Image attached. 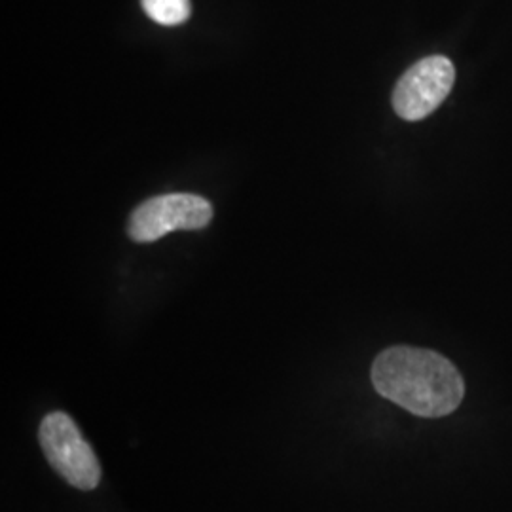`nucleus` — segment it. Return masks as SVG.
Listing matches in <instances>:
<instances>
[{
    "label": "nucleus",
    "mask_w": 512,
    "mask_h": 512,
    "mask_svg": "<svg viewBox=\"0 0 512 512\" xmlns=\"http://www.w3.org/2000/svg\"><path fill=\"white\" fill-rule=\"evenodd\" d=\"M376 391L420 418H442L458 408L465 384L458 368L431 349L395 346L372 365Z\"/></svg>",
    "instance_id": "1"
},
{
    "label": "nucleus",
    "mask_w": 512,
    "mask_h": 512,
    "mask_svg": "<svg viewBox=\"0 0 512 512\" xmlns=\"http://www.w3.org/2000/svg\"><path fill=\"white\" fill-rule=\"evenodd\" d=\"M38 440L55 473L76 490L92 492L101 482V465L73 418L65 412L48 414L38 429Z\"/></svg>",
    "instance_id": "2"
},
{
    "label": "nucleus",
    "mask_w": 512,
    "mask_h": 512,
    "mask_svg": "<svg viewBox=\"0 0 512 512\" xmlns=\"http://www.w3.org/2000/svg\"><path fill=\"white\" fill-rule=\"evenodd\" d=\"M456 82L454 63L446 55H429L399 78L393 109L408 122H418L439 109Z\"/></svg>",
    "instance_id": "3"
},
{
    "label": "nucleus",
    "mask_w": 512,
    "mask_h": 512,
    "mask_svg": "<svg viewBox=\"0 0 512 512\" xmlns=\"http://www.w3.org/2000/svg\"><path fill=\"white\" fill-rule=\"evenodd\" d=\"M213 219V207L194 194H167L141 203L129 219V238L150 243L175 230H200Z\"/></svg>",
    "instance_id": "4"
},
{
    "label": "nucleus",
    "mask_w": 512,
    "mask_h": 512,
    "mask_svg": "<svg viewBox=\"0 0 512 512\" xmlns=\"http://www.w3.org/2000/svg\"><path fill=\"white\" fill-rule=\"evenodd\" d=\"M148 18L165 27L181 25L192 14L190 0H141Z\"/></svg>",
    "instance_id": "5"
}]
</instances>
